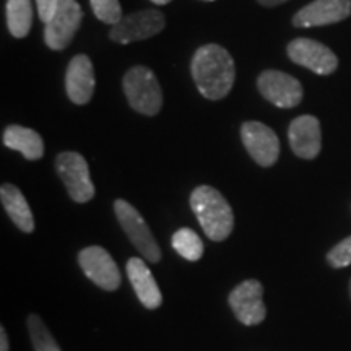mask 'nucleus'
<instances>
[{"label":"nucleus","mask_w":351,"mask_h":351,"mask_svg":"<svg viewBox=\"0 0 351 351\" xmlns=\"http://www.w3.org/2000/svg\"><path fill=\"white\" fill-rule=\"evenodd\" d=\"M28 332L32 337V343L34 351H62L49 328L43 322L41 317L36 314H32L28 317Z\"/></svg>","instance_id":"21"},{"label":"nucleus","mask_w":351,"mask_h":351,"mask_svg":"<svg viewBox=\"0 0 351 351\" xmlns=\"http://www.w3.org/2000/svg\"><path fill=\"white\" fill-rule=\"evenodd\" d=\"M125 269L132 288H134L140 302L147 309H158L163 302V296H161L160 288H158L155 276H153L152 270L148 269L145 261L138 257H132L127 262Z\"/></svg>","instance_id":"16"},{"label":"nucleus","mask_w":351,"mask_h":351,"mask_svg":"<svg viewBox=\"0 0 351 351\" xmlns=\"http://www.w3.org/2000/svg\"><path fill=\"white\" fill-rule=\"evenodd\" d=\"M191 70L199 93L210 101L223 99L234 85V60L230 52L218 44L199 47L192 57Z\"/></svg>","instance_id":"1"},{"label":"nucleus","mask_w":351,"mask_h":351,"mask_svg":"<svg viewBox=\"0 0 351 351\" xmlns=\"http://www.w3.org/2000/svg\"><path fill=\"white\" fill-rule=\"evenodd\" d=\"M236 319L244 326L252 327L263 322L267 307L263 304V287L257 280H245L238 285L228 296Z\"/></svg>","instance_id":"10"},{"label":"nucleus","mask_w":351,"mask_h":351,"mask_svg":"<svg viewBox=\"0 0 351 351\" xmlns=\"http://www.w3.org/2000/svg\"><path fill=\"white\" fill-rule=\"evenodd\" d=\"M95 70L90 57L85 54L73 57L65 73V90L69 99L78 106L90 103L95 93Z\"/></svg>","instance_id":"15"},{"label":"nucleus","mask_w":351,"mask_h":351,"mask_svg":"<svg viewBox=\"0 0 351 351\" xmlns=\"http://www.w3.org/2000/svg\"><path fill=\"white\" fill-rule=\"evenodd\" d=\"M173 249L189 262L200 261L204 256V243L191 228H181L173 234Z\"/></svg>","instance_id":"20"},{"label":"nucleus","mask_w":351,"mask_h":351,"mask_svg":"<svg viewBox=\"0 0 351 351\" xmlns=\"http://www.w3.org/2000/svg\"><path fill=\"white\" fill-rule=\"evenodd\" d=\"M165 15L160 10H140L134 12L114 25L109 32L111 41L117 44H130L143 41L165 29Z\"/></svg>","instance_id":"7"},{"label":"nucleus","mask_w":351,"mask_h":351,"mask_svg":"<svg viewBox=\"0 0 351 351\" xmlns=\"http://www.w3.org/2000/svg\"><path fill=\"white\" fill-rule=\"evenodd\" d=\"M241 138L249 155L257 165L270 168L280 156V140L269 125L247 121L241 125Z\"/></svg>","instance_id":"9"},{"label":"nucleus","mask_w":351,"mask_h":351,"mask_svg":"<svg viewBox=\"0 0 351 351\" xmlns=\"http://www.w3.org/2000/svg\"><path fill=\"white\" fill-rule=\"evenodd\" d=\"M350 296H351V280H350Z\"/></svg>","instance_id":"28"},{"label":"nucleus","mask_w":351,"mask_h":351,"mask_svg":"<svg viewBox=\"0 0 351 351\" xmlns=\"http://www.w3.org/2000/svg\"><path fill=\"white\" fill-rule=\"evenodd\" d=\"M257 2L263 7H276V5H280V3L288 2V0H257Z\"/></svg>","instance_id":"26"},{"label":"nucleus","mask_w":351,"mask_h":351,"mask_svg":"<svg viewBox=\"0 0 351 351\" xmlns=\"http://www.w3.org/2000/svg\"><path fill=\"white\" fill-rule=\"evenodd\" d=\"M153 3H155V5H166V3H169L171 0H152Z\"/></svg>","instance_id":"27"},{"label":"nucleus","mask_w":351,"mask_h":351,"mask_svg":"<svg viewBox=\"0 0 351 351\" xmlns=\"http://www.w3.org/2000/svg\"><path fill=\"white\" fill-rule=\"evenodd\" d=\"M261 95L278 108H296L302 101V85L295 77L280 70H265L257 78Z\"/></svg>","instance_id":"12"},{"label":"nucleus","mask_w":351,"mask_h":351,"mask_svg":"<svg viewBox=\"0 0 351 351\" xmlns=\"http://www.w3.org/2000/svg\"><path fill=\"white\" fill-rule=\"evenodd\" d=\"M327 262L333 269H343L351 265V236L332 247V251L327 254Z\"/></svg>","instance_id":"23"},{"label":"nucleus","mask_w":351,"mask_h":351,"mask_svg":"<svg viewBox=\"0 0 351 351\" xmlns=\"http://www.w3.org/2000/svg\"><path fill=\"white\" fill-rule=\"evenodd\" d=\"M78 263L88 278L104 291H116L121 287V270L106 249L90 245L78 254Z\"/></svg>","instance_id":"8"},{"label":"nucleus","mask_w":351,"mask_h":351,"mask_svg":"<svg viewBox=\"0 0 351 351\" xmlns=\"http://www.w3.org/2000/svg\"><path fill=\"white\" fill-rule=\"evenodd\" d=\"M289 147L296 156L302 160H314L322 148V132L317 117L300 116L289 124L288 129Z\"/></svg>","instance_id":"14"},{"label":"nucleus","mask_w":351,"mask_h":351,"mask_svg":"<svg viewBox=\"0 0 351 351\" xmlns=\"http://www.w3.org/2000/svg\"><path fill=\"white\" fill-rule=\"evenodd\" d=\"M56 171L62 179L70 199L77 204H86L95 197V186L90 178V168L80 153L64 152L56 158Z\"/></svg>","instance_id":"5"},{"label":"nucleus","mask_w":351,"mask_h":351,"mask_svg":"<svg viewBox=\"0 0 351 351\" xmlns=\"http://www.w3.org/2000/svg\"><path fill=\"white\" fill-rule=\"evenodd\" d=\"M191 208L199 219L202 230L212 241L230 238L234 228L231 205L215 187L199 186L191 195Z\"/></svg>","instance_id":"2"},{"label":"nucleus","mask_w":351,"mask_h":351,"mask_svg":"<svg viewBox=\"0 0 351 351\" xmlns=\"http://www.w3.org/2000/svg\"><path fill=\"white\" fill-rule=\"evenodd\" d=\"M288 57L293 62L313 70L317 75H330L339 67V59L326 44L309 38L293 39L288 44Z\"/></svg>","instance_id":"11"},{"label":"nucleus","mask_w":351,"mask_h":351,"mask_svg":"<svg viewBox=\"0 0 351 351\" xmlns=\"http://www.w3.org/2000/svg\"><path fill=\"white\" fill-rule=\"evenodd\" d=\"M0 351H8V337L5 328H0Z\"/></svg>","instance_id":"25"},{"label":"nucleus","mask_w":351,"mask_h":351,"mask_svg":"<svg viewBox=\"0 0 351 351\" xmlns=\"http://www.w3.org/2000/svg\"><path fill=\"white\" fill-rule=\"evenodd\" d=\"M114 213H116L117 221L122 230L125 231L127 238L134 244V247L142 254V256L153 263L160 262L161 251L158 245L155 236L152 234L150 228L147 226L142 215L137 212L134 205L127 200L117 199L114 202Z\"/></svg>","instance_id":"4"},{"label":"nucleus","mask_w":351,"mask_h":351,"mask_svg":"<svg viewBox=\"0 0 351 351\" xmlns=\"http://www.w3.org/2000/svg\"><path fill=\"white\" fill-rule=\"evenodd\" d=\"M91 10L99 21L106 25H117L124 19L119 0H90Z\"/></svg>","instance_id":"22"},{"label":"nucleus","mask_w":351,"mask_h":351,"mask_svg":"<svg viewBox=\"0 0 351 351\" xmlns=\"http://www.w3.org/2000/svg\"><path fill=\"white\" fill-rule=\"evenodd\" d=\"M0 200H2L7 215L20 231H34L33 212L19 187L13 186V184H2V187H0Z\"/></svg>","instance_id":"18"},{"label":"nucleus","mask_w":351,"mask_h":351,"mask_svg":"<svg viewBox=\"0 0 351 351\" xmlns=\"http://www.w3.org/2000/svg\"><path fill=\"white\" fill-rule=\"evenodd\" d=\"M57 2H59V0H36L38 15H39V19H41L44 25L49 21L52 13H54L56 7H57Z\"/></svg>","instance_id":"24"},{"label":"nucleus","mask_w":351,"mask_h":351,"mask_svg":"<svg viewBox=\"0 0 351 351\" xmlns=\"http://www.w3.org/2000/svg\"><path fill=\"white\" fill-rule=\"evenodd\" d=\"M2 142L10 150L20 152L26 160L36 161L44 155V142L36 130L21 125H8L3 130Z\"/></svg>","instance_id":"17"},{"label":"nucleus","mask_w":351,"mask_h":351,"mask_svg":"<svg viewBox=\"0 0 351 351\" xmlns=\"http://www.w3.org/2000/svg\"><path fill=\"white\" fill-rule=\"evenodd\" d=\"M83 12L77 0H59L52 16L44 26V41L52 51H62L72 43L80 28Z\"/></svg>","instance_id":"6"},{"label":"nucleus","mask_w":351,"mask_h":351,"mask_svg":"<svg viewBox=\"0 0 351 351\" xmlns=\"http://www.w3.org/2000/svg\"><path fill=\"white\" fill-rule=\"evenodd\" d=\"M7 25L13 38L28 36L33 25L32 0H7Z\"/></svg>","instance_id":"19"},{"label":"nucleus","mask_w":351,"mask_h":351,"mask_svg":"<svg viewBox=\"0 0 351 351\" xmlns=\"http://www.w3.org/2000/svg\"><path fill=\"white\" fill-rule=\"evenodd\" d=\"M350 15L351 0H314L293 16V25L296 28L327 26L343 21Z\"/></svg>","instance_id":"13"},{"label":"nucleus","mask_w":351,"mask_h":351,"mask_svg":"<svg viewBox=\"0 0 351 351\" xmlns=\"http://www.w3.org/2000/svg\"><path fill=\"white\" fill-rule=\"evenodd\" d=\"M207 2H213V0H207Z\"/></svg>","instance_id":"29"},{"label":"nucleus","mask_w":351,"mask_h":351,"mask_svg":"<svg viewBox=\"0 0 351 351\" xmlns=\"http://www.w3.org/2000/svg\"><path fill=\"white\" fill-rule=\"evenodd\" d=\"M124 93L130 108L143 116H156L163 106V91L160 82L145 65H135L127 70L122 80Z\"/></svg>","instance_id":"3"}]
</instances>
